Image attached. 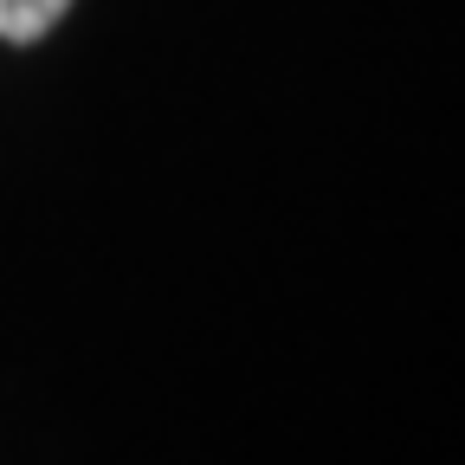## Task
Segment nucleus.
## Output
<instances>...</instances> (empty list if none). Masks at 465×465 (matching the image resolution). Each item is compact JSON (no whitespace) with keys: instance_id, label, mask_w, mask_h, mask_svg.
Listing matches in <instances>:
<instances>
[{"instance_id":"obj_1","label":"nucleus","mask_w":465,"mask_h":465,"mask_svg":"<svg viewBox=\"0 0 465 465\" xmlns=\"http://www.w3.org/2000/svg\"><path fill=\"white\" fill-rule=\"evenodd\" d=\"M65 14H72V0H0V39H7V45H33Z\"/></svg>"}]
</instances>
